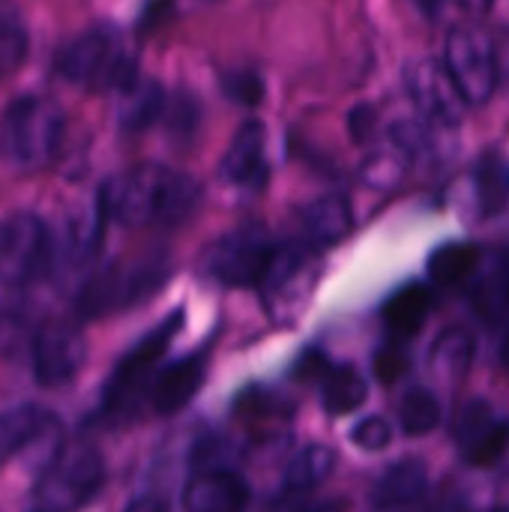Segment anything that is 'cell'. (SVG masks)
<instances>
[{
  "label": "cell",
  "instance_id": "1",
  "mask_svg": "<svg viewBox=\"0 0 509 512\" xmlns=\"http://www.w3.org/2000/svg\"><path fill=\"white\" fill-rule=\"evenodd\" d=\"M201 186L165 165H135L111 180L99 192V210L105 219L126 228H165L180 225L198 210Z\"/></svg>",
  "mask_w": 509,
  "mask_h": 512
},
{
  "label": "cell",
  "instance_id": "2",
  "mask_svg": "<svg viewBox=\"0 0 509 512\" xmlns=\"http://www.w3.org/2000/svg\"><path fill=\"white\" fill-rule=\"evenodd\" d=\"M63 141V111L45 96L15 99L0 120V159L15 171L45 168Z\"/></svg>",
  "mask_w": 509,
  "mask_h": 512
},
{
  "label": "cell",
  "instance_id": "3",
  "mask_svg": "<svg viewBox=\"0 0 509 512\" xmlns=\"http://www.w3.org/2000/svg\"><path fill=\"white\" fill-rule=\"evenodd\" d=\"M315 252L318 249L309 243L276 246V252L258 282L264 312L279 327H294L312 303V294L321 279V261Z\"/></svg>",
  "mask_w": 509,
  "mask_h": 512
},
{
  "label": "cell",
  "instance_id": "4",
  "mask_svg": "<svg viewBox=\"0 0 509 512\" xmlns=\"http://www.w3.org/2000/svg\"><path fill=\"white\" fill-rule=\"evenodd\" d=\"M105 483V462L93 444H63L36 483V512H78Z\"/></svg>",
  "mask_w": 509,
  "mask_h": 512
},
{
  "label": "cell",
  "instance_id": "5",
  "mask_svg": "<svg viewBox=\"0 0 509 512\" xmlns=\"http://www.w3.org/2000/svg\"><path fill=\"white\" fill-rule=\"evenodd\" d=\"M57 72L84 90H111L117 93L126 81H132L135 60L129 57L123 39L111 27H93L75 36L57 57Z\"/></svg>",
  "mask_w": 509,
  "mask_h": 512
},
{
  "label": "cell",
  "instance_id": "6",
  "mask_svg": "<svg viewBox=\"0 0 509 512\" xmlns=\"http://www.w3.org/2000/svg\"><path fill=\"white\" fill-rule=\"evenodd\" d=\"M171 264L165 255H144L135 261H120L99 270L81 291L78 309L87 318H102L120 309H129L162 288Z\"/></svg>",
  "mask_w": 509,
  "mask_h": 512
},
{
  "label": "cell",
  "instance_id": "7",
  "mask_svg": "<svg viewBox=\"0 0 509 512\" xmlns=\"http://www.w3.org/2000/svg\"><path fill=\"white\" fill-rule=\"evenodd\" d=\"M444 66L456 81L468 108H480L495 96L501 81V63H498L495 42L480 27L462 24L450 30L444 45Z\"/></svg>",
  "mask_w": 509,
  "mask_h": 512
},
{
  "label": "cell",
  "instance_id": "8",
  "mask_svg": "<svg viewBox=\"0 0 509 512\" xmlns=\"http://www.w3.org/2000/svg\"><path fill=\"white\" fill-rule=\"evenodd\" d=\"M279 243H273L270 231L258 222H246L222 234L207 252H204V273L228 288H246L258 285L273 252Z\"/></svg>",
  "mask_w": 509,
  "mask_h": 512
},
{
  "label": "cell",
  "instance_id": "9",
  "mask_svg": "<svg viewBox=\"0 0 509 512\" xmlns=\"http://www.w3.org/2000/svg\"><path fill=\"white\" fill-rule=\"evenodd\" d=\"M54 258V237L30 213L0 219V288H18L45 273Z\"/></svg>",
  "mask_w": 509,
  "mask_h": 512
},
{
  "label": "cell",
  "instance_id": "10",
  "mask_svg": "<svg viewBox=\"0 0 509 512\" xmlns=\"http://www.w3.org/2000/svg\"><path fill=\"white\" fill-rule=\"evenodd\" d=\"M63 444V426L48 408L24 402L0 411V468L9 459L27 453H42L48 465Z\"/></svg>",
  "mask_w": 509,
  "mask_h": 512
},
{
  "label": "cell",
  "instance_id": "11",
  "mask_svg": "<svg viewBox=\"0 0 509 512\" xmlns=\"http://www.w3.org/2000/svg\"><path fill=\"white\" fill-rule=\"evenodd\" d=\"M183 327V309H177L174 315H168L153 333H147L114 369L108 390H105V405L111 411H123L132 405V399L138 396V390L144 387V381L153 375V369L159 366L162 354L168 351L171 339L180 333Z\"/></svg>",
  "mask_w": 509,
  "mask_h": 512
},
{
  "label": "cell",
  "instance_id": "12",
  "mask_svg": "<svg viewBox=\"0 0 509 512\" xmlns=\"http://www.w3.org/2000/svg\"><path fill=\"white\" fill-rule=\"evenodd\" d=\"M33 378L39 387H63L69 384L87 357V342L75 324L48 321L33 336Z\"/></svg>",
  "mask_w": 509,
  "mask_h": 512
},
{
  "label": "cell",
  "instance_id": "13",
  "mask_svg": "<svg viewBox=\"0 0 509 512\" xmlns=\"http://www.w3.org/2000/svg\"><path fill=\"white\" fill-rule=\"evenodd\" d=\"M408 93L417 114L441 129H456L468 108L447 66L438 60H420L417 66L408 69Z\"/></svg>",
  "mask_w": 509,
  "mask_h": 512
},
{
  "label": "cell",
  "instance_id": "14",
  "mask_svg": "<svg viewBox=\"0 0 509 512\" xmlns=\"http://www.w3.org/2000/svg\"><path fill=\"white\" fill-rule=\"evenodd\" d=\"M264 144L267 132L258 120H246L234 141L228 144L222 162H219V177L231 186L243 189H261L267 180V159H264Z\"/></svg>",
  "mask_w": 509,
  "mask_h": 512
},
{
  "label": "cell",
  "instance_id": "15",
  "mask_svg": "<svg viewBox=\"0 0 509 512\" xmlns=\"http://www.w3.org/2000/svg\"><path fill=\"white\" fill-rule=\"evenodd\" d=\"M183 507L186 512H243L249 507V486L234 471L210 468L186 483Z\"/></svg>",
  "mask_w": 509,
  "mask_h": 512
},
{
  "label": "cell",
  "instance_id": "16",
  "mask_svg": "<svg viewBox=\"0 0 509 512\" xmlns=\"http://www.w3.org/2000/svg\"><path fill=\"white\" fill-rule=\"evenodd\" d=\"M207 378V360L204 354H192V357H183L171 366H165L153 384H150V405L156 414H177L180 408H186L195 393L201 390Z\"/></svg>",
  "mask_w": 509,
  "mask_h": 512
},
{
  "label": "cell",
  "instance_id": "17",
  "mask_svg": "<svg viewBox=\"0 0 509 512\" xmlns=\"http://www.w3.org/2000/svg\"><path fill=\"white\" fill-rule=\"evenodd\" d=\"M114 96H117V102H114L117 123L129 135H138L165 117V90L153 78L135 75Z\"/></svg>",
  "mask_w": 509,
  "mask_h": 512
},
{
  "label": "cell",
  "instance_id": "18",
  "mask_svg": "<svg viewBox=\"0 0 509 512\" xmlns=\"http://www.w3.org/2000/svg\"><path fill=\"white\" fill-rule=\"evenodd\" d=\"M300 222H303L306 243L315 249H327V246L342 243L351 234L354 210H351V201L345 195L333 192V195H321L312 204H306Z\"/></svg>",
  "mask_w": 509,
  "mask_h": 512
},
{
  "label": "cell",
  "instance_id": "19",
  "mask_svg": "<svg viewBox=\"0 0 509 512\" xmlns=\"http://www.w3.org/2000/svg\"><path fill=\"white\" fill-rule=\"evenodd\" d=\"M432 306H435V294H432L429 285L411 282V285L399 288L387 300V306H384V321H387L390 336L393 339H402V342H408L411 336H417L423 330Z\"/></svg>",
  "mask_w": 509,
  "mask_h": 512
},
{
  "label": "cell",
  "instance_id": "20",
  "mask_svg": "<svg viewBox=\"0 0 509 512\" xmlns=\"http://www.w3.org/2000/svg\"><path fill=\"white\" fill-rule=\"evenodd\" d=\"M375 507L381 510H393V507H405L414 501L429 498V471L420 459H402L396 462L375 486Z\"/></svg>",
  "mask_w": 509,
  "mask_h": 512
},
{
  "label": "cell",
  "instance_id": "21",
  "mask_svg": "<svg viewBox=\"0 0 509 512\" xmlns=\"http://www.w3.org/2000/svg\"><path fill=\"white\" fill-rule=\"evenodd\" d=\"M474 336L462 327L444 330L435 345L429 348V369L438 381L444 384H459L465 381L471 363H474Z\"/></svg>",
  "mask_w": 509,
  "mask_h": 512
},
{
  "label": "cell",
  "instance_id": "22",
  "mask_svg": "<svg viewBox=\"0 0 509 512\" xmlns=\"http://www.w3.org/2000/svg\"><path fill=\"white\" fill-rule=\"evenodd\" d=\"M339 459L330 447L324 444H312L306 450H300L288 468H285V489L294 495H306L312 489H318L321 483H327L336 471Z\"/></svg>",
  "mask_w": 509,
  "mask_h": 512
},
{
  "label": "cell",
  "instance_id": "23",
  "mask_svg": "<svg viewBox=\"0 0 509 512\" xmlns=\"http://www.w3.org/2000/svg\"><path fill=\"white\" fill-rule=\"evenodd\" d=\"M411 165H414V156L387 132L384 144H378V147L366 156L360 174H363V180H366L369 186H375V189H393V186H399V183L405 180V174H408Z\"/></svg>",
  "mask_w": 509,
  "mask_h": 512
},
{
  "label": "cell",
  "instance_id": "24",
  "mask_svg": "<svg viewBox=\"0 0 509 512\" xmlns=\"http://www.w3.org/2000/svg\"><path fill=\"white\" fill-rule=\"evenodd\" d=\"M483 261L480 246L474 243H447L441 249L432 252L429 258V279L438 288H453L459 282H465Z\"/></svg>",
  "mask_w": 509,
  "mask_h": 512
},
{
  "label": "cell",
  "instance_id": "25",
  "mask_svg": "<svg viewBox=\"0 0 509 512\" xmlns=\"http://www.w3.org/2000/svg\"><path fill=\"white\" fill-rule=\"evenodd\" d=\"M366 396H369L366 381L354 369H348V366L333 369L327 375V381H324V411L330 417H348V414H354L357 408H363Z\"/></svg>",
  "mask_w": 509,
  "mask_h": 512
},
{
  "label": "cell",
  "instance_id": "26",
  "mask_svg": "<svg viewBox=\"0 0 509 512\" xmlns=\"http://www.w3.org/2000/svg\"><path fill=\"white\" fill-rule=\"evenodd\" d=\"M399 423L405 429V435H429L435 432V426L441 423V402L432 390L426 387H414L402 396L399 402Z\"/></svg>",
  "mask_w": 509,
  "mask_h": 512
},
{
  "label": "cell",
  "instance_id": "27",
  "mask_svg": "<svg viewBox=\"0 0 509 512\" xmlns=\"http://www.w3.org/2000/svg\"><path fill=\"white\" fill-rule=\"evenodd\" d=\"M234 414L246 423H273V420H288L294 408L276 390L249 387L234 399Z\"/></svg>",
  "mask_w": 509,
  "mask_h": 512
},
{
  "label": "cell",
  "instance_id": "28",
  "mask_svg": "<svg viewBox=\"0 0 509 512\" xmlns=\"http://www.w3.org/2000/svg\"><path fill=\"white\" fill-rule=\"evenodd\" d=\"M495 423H498V417H495V411H492L489 402H483V399L468 402V405L459 411V417H456V429H453L456 444H459L462 450H468V447L477 444Z\"/></svg>",
  "mask_w": 509,
  "mask_h": 512
},
{
  "label": "cell",
  "instance_id": "29",
  "mask_svg": "<svg viewBox=\"0 0 509 512\" xmlns=\"http://www.w3.org/2000/svg\"><path fill=\"white\" fill-rule=\"evenodd\" d=\"M509 450V420H498L477 444L462 450V459L471 468H495Z\"/></svg>",
  "mask_w": 509,
  "mask_h": 512
},
{
  "label": "cell",
  "instance_id": "30",
  "mask_svg": "<svg viewBox=\"0 0 509 512\" xmlns=\"http://www.w3.org/2000/svg\"><path fill=\"white\" fill-rule=\"evenodd\" d=\"M372 369H375V378H378L381 384H396V381L411 369V354H408L405 342H402V339L384 342V345L375 351Z\"/></svg>",
  "mask_w": 509,
  "mask_h": 512
},
{
  "label": "cell",
  "instance_id": "31",
  "mask_svg": "<svg viewBox=\"0 0 509 512\" xmlns=\"http://www.w3.org/2000/svg\"><path fill=\"white\" fill-rule=\"evenodd\" d=\"M27 54V33L18 18H0V72L21 66Z\"/></svg>",
  "mask_w": 509,
  "mask_h": 512
},
{
  "label": "cell",
  "instance_id": "32",
  "mask_svg": "<svg viewBox=\"0 0 509 512\" xmlns=\"http://www.w3.org/2000/svg\"><path fill=\"white\" fill-rule=\"evenodd\" d=\"M351 441L360 447V450H366V453H381V450H387L390 447V441H393V429H390V423L384 420V417H366L363 423H357L354 426V432H351Z\"/></svg>",
  "mask_w": 509,
  "mask_h": 512
},
{
  "label": "cell",
  "instance_id": "33",
  "mask_svg": "<svg viewBox=\"0 0 509 512\" xmlns=\"http://www.w3.org/2000/svg\"><path fill=\"white\" fill-rule=\"evenodd\" d=\"M222 84H225V93H228L237 105L252 108V105H258V102L264 99V84H261V78H258L255 72H249V69H240V72L225 75Z\"/></svg>",
  "mask_w": 509,
  "mask_h": 512
},
{
  "label": "cell",
  "instance_id": "34",
  "mask_svg": "<svg viewBox=\"0 0 509 512\" xmlns=\"http://www.w3.org/2000/svg\"><path fill=\"white\" fill-rule=\"evenodd\" d=\"M330 372H333V366L327 363L324 351H318V348H306L291 369V375L297 381H327Z\"/></svg>",
  "mask_w": 509,
  "mask_h": 512
},
{
  "label": "cell",
  "instance_id": "35",
  "mask_svg": "<svg viewBox=\"0 0 509 512\" xmlns=\"http://www.w3.org/2000/svg\"><path fill=\"white\" fill-rule=\"evenodd\" d=\"M375 123H378V117H375V108H369V105H360V108H354V114H351V132H354V138H357L360 144L372 138V132H375Z\"/></svg>",
  "mask_w": 509,
  "mask_h": 512
},
{
  "label": "cell",
  "instance_id": "36",
  "mask_svg": "<svg viewBox=\"0 0 509 512\" xmlns=\"http://www.w3.org/2000/svg\"><path fill=\"white\" fill-rule=\"evenodd\" d=\"M381 512H447V507H444V504H438V501L423 498V501H414V504H405V507H393V510H381Z\"/></svg>",
  "mask_w": 509,
  "mask_h": 512
},
{
  "label": "cell",
  "instance_id": "37",
  "mask_svg": "<svg viewBox=\"0 0 509 512\" xmlns=\"http://www.w3.org/2000/svg\"><path fill=\"white\" fill-rule=\"evenodd\" d=\"M126 512H168V507L159 501V498H138V501H132L129 507H126Z\"/></svg>",
  "mask_w": 509,
  "mask_h": 512
},
{
  "label": "cell",
  "instance_id": "38",
  "mask_svg": "<svg viewBox=\"0 0 509 512\" xmlns=\"http://www.w3.org/2000/svg\"><path fill=\"white\" fill-rule=\"evenodd\" d=\"M348 501H321V504H315V507H306L303 512H348Z\"/></svg>",
  "mask_w": 509,
  "mask_h": 512
},
{
  "label": "cell",
  "instance_id": "39",
  "mask_svg": "<svg viewBox=\"0 0 509 512\" xmlns=\"http://www.w3.org/2000/svg\"><path fill=\"white\" fill-rule=\"evenodd\" d=\"M444 3H447V0H417V6H420L426 15H438V12L444 9Z\"/></svg>",
  "mask_w": 509,
  "mask_h": 512
},
{
  "label": "cell",
  "instance_id": "40",
  "mask_svg": "<svg viewBox=\"0 0 509 512\" xmlns=\"http://www.w3.org/2000/svg\"><path fill=\"white\" fill-rule=\"evenodd\" d=\"M465 9H471V12H486L495 0H459Z\"/></svg>",
  "mask_w": 509,
  "mask_h": 512
},
{
  "label": "cell",
  "instance_id": "41",
  "mask_svg": "<svg viewBox=\"0 0 509 512\" xmlns=\"http://www.w3.org/2000/svg\"><path fill=\"white\" fill-rule=\"evenodd\" d=\"M489 512H509V510H507V507H492Z\"/></svg>",
  "mask_w": 509,
  "mask_h": 512
}]
</instances>
